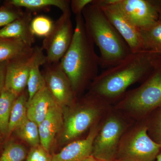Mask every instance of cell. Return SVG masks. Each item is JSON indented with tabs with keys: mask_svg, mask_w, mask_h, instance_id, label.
<instances>
[{
	"mask_svg": "<svg viewBox=\"0 0 161 161\" xmlns=\"http://www.w3.org/2000/svg\"><path fill=\"white\" fill-rule=\"evenodd\" d=\"M27 155V151L24 146L11 142L4 148L0 155V161H24Z\"/></svg>",
	"mask_w": 161,
	"mask_h": 161,
	"instance_id": "d4e9b609",
	"label": "cell"
},
{
	"mask_svg": "<svg viewBox=\"0 0 161 161\" xmlns=\"http://www.w3.org/2000/svg\"><path fill=\"white\" fill-rule=\"evenodd\" d=\"M25 12L21 8L7 4L0 8V27H4L23 17Z\"/></svg>",
	"mask_w": 161,
	"mask_h": 161,
	"instance_id": "484cf974",
	"label": "cell"
},
{
	"mask_svg": "<svg viewBox=\"0 0 161 161\" xmlns=\"http://www.w3.org/2000/svg\"><path fill=\"white\" fill-rule=\"evenodd\" d=\"M37 55L33 65L30 72L27 84L28 101L31 100L35 94L46 86V82L40 67L47 63L46 55L42 47L36 46Z\"/></svg>",
	"mask_w": 161,
	"mask_h": 161,
	"instance_id": "e0dca14e",
	"label": "cell"
},
{
	"mask_svg": "<svg viewBox=\"0 0 161 161\" xmlns=\"http://www.w3.org/2000/svg\"><path fill=\"white\" fill-rule=\"evenodd\" d=\"M0 148H1V142H0Z\"/></svg>",
	"mask_w": 161,
	"mask_h": 161,
	"instance_id": "d6a6232c",
	"label": "cell"
},
{
	"mask_svg": "<svg viewBox=\"0 0 161 161\" xmlns=\"http://www.w3.org/2000/svg\"><path fill=\"white\" fill-rule=\"evenodd\" d=\"M114 161H121L117 160H114Z\"/></svg>",
	"mask_w": 161,
	"mask_h": 161,
	"instance_id": "1f68e13d",
	"label": "cell"
},
{
	"mask_svg": "<svg viewBox=\"0 0 161 161\" xmlns=\"http://www.w3.org/2000/svg\"><path fill=\"white\" fill-rule=\"evenodd\" d=\"M54 23L47 16L38 15L32 19L30 23L31 30L35 37L45 38L51 32Z\"/></svg>",
	"mask_w": 161,
	"mask_h": 161,
	"instance_id": "cb8c5ba5",
	"label": "cell"
},
{
	"mask_svg": "<svg viewBox=\"0 0 161 161\" xmlns=\"http://www.w3.org/2000/svg\"><path fill=\"white\" fill-rule=\"evenodd\" d=\"M32 18L31 13L25 12L23 17L0 29V38L20 40L32 47L36 40L31 30Z\"/></svg>",
	"mask_w": 161,
	"mask_h": 161,
	"instance_id": "2e32d148",
	"label": "cell"
},
{
	"mask_svg": "<svg viewBox=\"0 0 161 161\" xmlns=\"http://www.w3.org/2000/svg\"><path fill=\"white\" fill-rule=\"evenodd\" d=\"M108 103L89 95L81 102L62 109L63 125L60 137V142L65 143L80 136L92 128L108 106Z\"/></svg>",
	"mask_w": 161,
	"mask_h": 161,
	"instance_id": "277c9868",
	"label": "cell"
},
{
	"mask_svg": "<svg viewBox=\"0 0 161 161\" xmlns=\"http://www.w3.org/2000/svg\"><path fill=\"white\" fill-rule=\"evenodd\" d=\"M87 35L100 51V66L117 65L132 54L130 47L94 0L82 13Z\"/></svg>",
	"mask_w": 161,
	"mask_h": 161,
	"instance_id": "3957f363",
	"label": "cell"
},
{
	"mask_svg": "<svg viewBox=\"0 0 161 161\" xmlns=\"http://www.w3.org/2000/svg\"><path fill=\"white\" fill-rule=\"evenodd\" d=\"M158 54L147 51L132 53L120 63L98 75L91 85L90 94L108 103L125 96L129 86L148 77L154 70Z\"/></svg>",
	"mask_w": 161,
	"mask_h": 161,
	"instance_id": "6da1fadb",
	"label": "cell"
},
{
	"mask_svg": "<svg viewBox=\"0 0 161 161\" xmlns=\"http://www.w3.org/2000/svg\"><path fill=\"white\" fill-rule=\"evenodd\" d=\"M36 46L31 55L8 61L4 87L18 96L27 87L30 72L36 60Z\"/></svg>",
	"mask_w": 161,
	"mask_h": 161,
	"instance_id": "8fae6325",
	"label": "cell"
},
{
	"mask_svg": "<svg viewBox=\"0 0 161 161\" xmlns=\"http://www.w3.org/2000/svg\"><path fill=\"white\" fill-rule=\"evenodd\" d=\"M7 4L18 8H25L31 14L48 11L52 6L58 7L62 13L70 11V1L67 0H11Z\"/></svg>",
	"mask_w": 161,
	"mask_h": 161,
	"instance_id": "ac0fdd59",
	"label": "cell"
},
{
	"mask_svg": "<svg viewBox=\"0 0 161 161\" xmlns=\"http://www.w3.org/2000/svg\"><path fill=\"white\" fill-rule=\"evenodd\" d=\"M63 125V109L58 105L52 108L38 126L40 145L49 152L56 135Z\"/></svg>",
	"mask_w": 161,
	"mask_h": 161,
	"instance_id": "5bb4252c",
	"label": "cell"
},
{
	"mask_svg": "<svg viewBox=\"0 0 161 161\" xmlns=\"http://www.w3.org/2000/svg\"><path fill=\"white\" fill-rule=\"evenodd\" d=\"M101 124L91 155L103 161H114L121 139L127 130L126 123L118 114L114 113L108 115Z\"/></svg>",
	"mask_w": 161,
	"mask_h": 161,
	"instance_id": "52a82bcc",
	"label": "cell"
},
{
	"mask_svg": "<svg viewBox=\"0 0 161 161\" xmlns=\"http://www.w3.org/2000/svg\"><path fill=\"white\" fill-rule=\"evenodd\" d=\"M93 1L94 0H72L70 4L71 10L76 16L81 15L84 9Z\"/></svg>",
	"mask_w": 161,
	"mask_h": 161,
	"instance_id": "f1b7e54d",
	"label": "cell"
},
{
	"mask_svg": "<svg viewBox=\"0 0 161 161\" xmlns=\"http://www.w3.org/2000/svg\"><path fill=\"white\" fill-rule=\"evenodd\" d=\"M34 47L16 39L0 38V62L31 55Z\"/></svg>",
	"mask_w": 161,
	"mask_h": 161,
	"instance_id": "d6986e66",
	"label": "cell"
},
{
	"mask_svg": "<svg viewBox=\"0 0 161 161\" xmlns=\"http://www.w3.org/2000/svg\"><path fill=\"white\" fill-rule=\"evenodd\" d=\"M57 105L48 88L46 86L27 101V118L39 126L50 110Z\"/></svg>",
	"mask_w": 161,
	"mask_h": 161,
	"instance_id": "9a60e30c",
	"label": "cell"
},
{
	"mask_svg": "<svg viewBox=\"0 0 161 161\" xmlns=\"http://www.w3.org/2000/svg\"><path fill=\"white\" fill-rule=\"evenodd\" d=\"M117 108L136 118L161 109V65H156L141 86L126 93Z\"/></svg>",
	"mask_w": 161,
	"mask_h": 161,
	"instance_id": "5b68a950",
	"label": "cell"
},
{
	"mask_svg": "<svg viewBox=\"0 0 161 161\" xmlns=\"http://www.w3.org/2000/svg\"><path fill=\"white\" fill-rule=\"evenodd\" d=\"M146 125L150 138L161 147V109L157 111Z\"/></svg>",
	"mask_w": 161,
	"mask_h": 161,
	"instance_id": "4316f807",
	"label": "cell"
},
{
	"mask_svg": "<svg viewBox=\"0 0 161 161\" xmlns=\"http://www.w3.org/2000/svg\"><path fill=\"white\" fill-rule=\"evenodd\" d=\"M27 92L24 91L15 100L13 105L8 127L7 136H9L27 118Z\"/></svg>",
	"mask_w": 161,
	"mask_h": 161,
	"instance_id": "44dd1931",
	"label": "cell"
},
{
	"mask_svg": "<svg viewBox=\"0 0 161 161\" xmlns=\"http://www.w3.org/2000/svg\"><path fill=\"white\" fill-rule=\"evenodd\" d=\"M161 147L147 132L146 124L126 131L119 142L115 160L121 161H155Z\"/></svg>",
	"mask_w": 161,
	"mask_h": 161,
	"instance_id": "8992f818",
	"label": "cell"
},
{
	"mask_svg": "<svg viewBox=\"0 0 161 161\" xmlns=\"http://www.w3.org/2000/svg\"><path fill=\"white\" fill-rule=\"evenodd\" d=\"M25 161H53L52 155L41 145L31 147Z\"/></svg>",
	"mask_w": 161,
	"mask_h": 161,
	"instance_id": "83f0119b",
	"label": "cell"
},
{
	"mask_svg": "<svg viewBox=\"0 0 161 161\" xmlns=\"http://www.w3.org/2000/svg\"><path fill=\"white\" fill-rule=\"evenodd\" d=\"M115 1L124 14L139 30L147 29L159 19L158 13L150 1Z\"/></svg>",
	"mask_w": 161,
	"mask_h": 161,
	"instance_id": "7c38bea8",
	"label": "cell"
},
{
	"mask_svg": "<svg viewBox=\"0 0 161 161\" xmlns=\"http://www.w3.org/2000/svg\"><path fill=\"white\" fill-rule=\"evenodd\" d=\"M76 25L69 48L60 61L75 96L98 76L99 57L87 35L82 14L76 16Z\"/></svg>",
	"mask_w": 161,
	"mask_h": 161,
	"instance_id": "7a4b0ae2",
	"label": "cell"
},
{
	"mask_svg": "<svg viewBox=\"0 0 161 161\" xmlns=\"http://www.w3.org/2000/svg\"><path fill=\"white\" fill-rule=\"evenodd\" d=\"M97 123L85 138L68 144L60 152L52 155L53 161H82L92 155L93 142L100 129Z\"/></svg>",
	"mask_w": 161,
	"mask_h": 161,
	"instance_id": "4fadbf2b",
	"label": "cell"
},
{
	"mask_svg": "<svg viewBox=\"0 0 161 161\" xmlns=\"http://www.w3.org/2000/svg\"><path fill=\"white\" fill-rule=\"evenodd\" d=\"M82 161H103L101 160L98 159H97L95 158L94 157L92 156L91 155L90 156L88 157L87 158L85 159L84 160Z\"/></svg>",
	"mask_w": 161,
	"mask_h": 161,
	"instance_id": "f546056e",
	"label": "cell"
},
{
	"mask_svg": "<svg viewBox=\"0 0 161 161\" xmlns=\"http://www.w3.org/2000/svg\"><path fill=\"white\" fill-rule=\"evenodd\" d=\"M140 31L144 51L161 54V20Z\"/></svg>",
	"mask_w": 161,
	"mask_h": 161,
	"instance_id": "ffe728a7",
	"label": "cell"
},
{
	"mask_svg": "<svg viewBox=\"0 0 161 161\" xmlns=\"http://www.w3.org/2000/svg\"><path fill=\"white\" fill-rule=\"evenodd\" d=\"M14 132L18 137L31 147L40 145L38 125L27 117Z\"/></svg>",
	"mask_w": 161,
	"mask_h": 161,
	"instance_id": "603a6c76",
	"label": "cell"
},
{
	"mask_svg": "<svg viewBox=\"0 0 161 161\" xmlns=\"http://www.w3.org/2000/svg\"><path fill=\"white\" fill-rule=\"evenodd\" d=\"M42 72L46 86L58 106L62 109L72 106L75 103V95L69 79L61 68L60 62L44 64Z\"/></svg>",
	"mask_w": 161,
	"mask_h": 161,
	"instance_id": "30bf717a",
	"label": "cell"
},
{
	"mask_svg": "<svg viewBox=\"0 0 161 161\" xmlns=\"http://www.w3.org/2000/svg\"><path fill=\"white\" fill-rule=\"evenodd\" d=\"M18 96L5 87L0 95V134L7 136L13 105Z\"/></svg>",
	"mask_w": 161,
	"mask_h": 161,
	"instance_id": "7402d4cb",
	"label": "cell"
},
{
	"mask_svg": "<svg viewBox=\"0 0 161 161\" xmlns=\"http://www.w3.org/2000/svg\"><path fill=\"white\" fill-rule=\"evenodd\" d=\"M155 161H161V150L157 157Z\"/></svg>",
	"mask_w": 161,
	"mask_h": 161,
	"instance_id": "4dcf8cb0",
	"label": "cell"
},
{
	"mask_svg": "<svg viewBox=\"0 0 161 161\" xmlns=\"http://www.w3.org/2000/svg\"><path fill=\"white\" fill-rule=\"evenodd\" d=\"M97 3L126 42L132 53L144 51L140 31L124 14L115 0H97Z\"/></svg>",
	"mask_w": 161,
	"mask_h": 161,
	"instance_id": "9c48e42d",
	"label": "cell"
},
{
	"mask_svg": "<svg viewBox=\"0 0 161 161\" xmlns=\"http://www.w3.org/2000/svg\"><path fill=\"white\" fill-rule=\"evenodd\" d=\"M74 33L71 11L62 13L55 22L51 33L43 40L42 47L46 53V63L60 62L70 46Z\"/></svg>",
	"mask_w": 161,
	"mask_h": 161,
	"instance_id": "ba28073f",
	"label": "cell"
}]
</instances>
